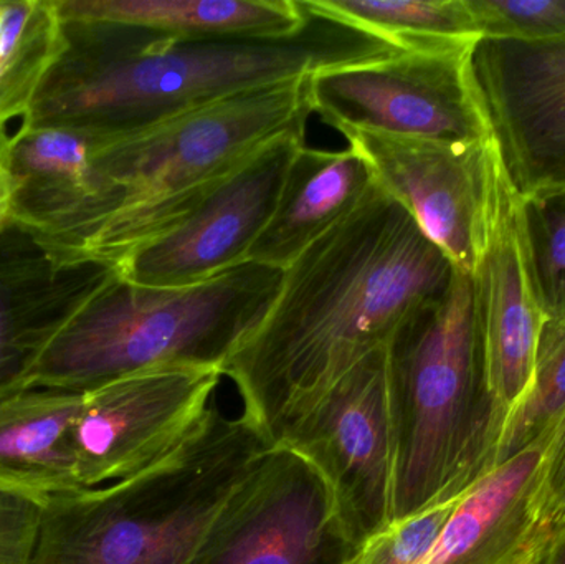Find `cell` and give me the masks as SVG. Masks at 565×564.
I'll return each mask as SVG.
<instances>
[{"mask_svg": "<svg viewBox=\"0 0 565 564\" xmlns=\"http://www.w3.org/2000/svg\"><path fill=\"white\" fill-rule=\"evenodd\" d=\"M455 270L411 214L374 184L344 221L282 275L257 330L225 363L274 443L339 377L387 347L411 315L440 300Z\"/></svg>", "mask_w": 565, "mask_h": 564, "instance_id": "cell-1", "label": "cell"}, {"mask_svg": "<svg viewBox=\"0 0 565 564\" xmlns=\"http://www.w3.org/2000/svg\"><path fill=\"white\" fill-rule=\"evenodd\" d=\"M308 13L301 30L278 39H175L128 23L62 19V52L22 123L111 141L248 89L402 52Z\"/></svg>", "mask_w": 565, "mask_h": 564, "instance_id": "cell-2", "label": "cell"}, {"mask_svg": "<svg viewBox=\"0 0 565 564\" xmlns=\"http://www.w3.org/2000/svg\"><path fill=\"white\" fill-rule=\"evenodd\" d=\"M308 76L248 89L174 116L96 152L102 214L76 258L121 264L188 219L275 139L306 131Z\"/></svg>", "mask_w": 565, "mask_h": 564, "instance_id": "cell-3", "label": "cell"}, {"mask_svg": "<svg viewBox=\"0 0 565 564\" xmlns=\"http://www.w3.org/2000/svg\"><path fill=\"white\" fill-rule=\"evenodd\" d=\"M394 436L392 522L460 496L494 469L498 429L471 274L415 311L385 347Z\"/></svg>", "mask_w": 565, "mask_h": 564, "instance_id": "cell-4", "label": "cell"}, {"mask_svg": "<svg viewBox=\"0 0 565 564\" xmlns=\"http://www.w3.org/2000/svg\"><path fill=\"white\" fill-rule=\"evenodd\" d=\"M275 446L212 404L194 436L145 472L49 497L30 564H189L215 517Z\"/></svg>", "mask_w": 565, "mask_h": 564, "instance_id": "cell-5", "label": "cell"}, {"mask_svg": "<svg viewBox=\"0 0 565 564\" xmlns=\"http://www.w3.org/2000/svg\"><path fill=\"white\" fill-rule=\"evenodd\" d=\"M282 275L257 262L184 288L141 287L118 275L56 334L26 390L88 393L156 368L222 371L267 317Z\"/></svg>", "mask_w": 565, "mask_h": 564, "instance_id": "cell-6", "label": "cell"}, {"mask_svg": "<svg viewBox=\"0 0 565 564\" xmlns=\"http://www.w3.org/2000/svg\"><path fill=\"white\" fill-rule=\"evenodd\" d=\"M475 43L402 50L371 62L312 73V111L331 128L428 141H491L475 93Z\"/></svg>", "mask_w": 565, "mask_h": 564, "instance_id": "cell-7", "label": "cell"}, {"mask_svg": "<svg viewBox=\"0 0 565 564\" xmlns=\"http://www.w3.org/2000/svg\"><path fill=\"white\" fill-rule=\"evenodd\" d=\"M328 483L359 546L392 522L394 436L385 348L339 377L277 440Z\"/></svg>", "mask_w": 565, "mask_h": 564, "instance_id": "cell-8", "label": "cell"}, {"mask_svg": "<svg viewBox=\"0 0 565 564\" xmlns=\"http://www.w3.org/2000/svg\"><path fill=\"white\" fill-rule=\"evenodd\" d=\"M358 549L321 473L275 444L228 497L189 564H348Z\"/></svg>", "mask_w": 565, "mask_h": 564, "instance_id": "cell-9", "label": "cell"}, {"mask_svg": "<svg viewBox=\"0 0 565 564\" xmlns=\"http://www.w3.org/2000/svg\"><path fill=\"white\" fill-rule=\"evenodd\" d=\"M222 376L215 368H156L83 393L75 426L82 486L119 482L171 456L204 423Z\"/></svg>", "mask_w": 565, "mask_h": 564, "instance_id": "cell-10", "label": "cell"}, {"mask_svg": "<svg viewBox=\"0 0 565 564\" xmlns=\"http://www.w3.org/2000/svg\"><path fill=\"white\" fill-rule=\"evenodd\" d=\"M471 79L501 168L520 198L565 184V35L481 36Z\"/></svg>", "mask_w": 565, "mask_h": 564, "instance_id": "cell-11", "label": "cell"}, {"mask_svg": "<svg viewBox=\"0 0 565 564\" xmlns=\"http://www.w3.org/2000/svg\"><path fill=\"white\" fill-rule=\"evenodd\" d=\"M384 189L447 255L457 270L473 274L483 251L490 207L493 142L454 145L342 129Z\"/></svg>", "mask_w": 565, "mask_h": 564, "instance_id": "cell-12", "label": "cell"}, {"mask_svg": "<svg viewBox=\"0 0 565 564\" xmlns=\"http://www.w3.org/2000/svg\"><path fill=\"white\" fill-rule=\"evenodd\" d=\"M305 145L306 131H292L265 146L181 224L118 264L119 275L141 287L184 288L245 264Z\"/></svg>", "mask_w": 565, "mask_h": 564, "instance_id": "cell-13", "label": "cell"}, {"mask_svg": "<svg viewBox=\"0 0 565 564\" xmlns=\"http://www.w3.org/2000/svg\"><path fill=\"white\" fill-rule=\"evenodd\" d=\"M518 202L494 151L487 234L471 277L498 440L530 390L537 341L546 321L527 272Z\"/></svg>", "mask_w": 565, "mask_h": 564, "instance_id": "cell-14", "label": "cell"}, {"mask_svg": "<svg viewBox=\"0 0 565 564\" xmlns=\"http://www.w3.org/2000/svg\"><path fill=\"white\" fill-rule=\"evenodd\" d=\"M118 275L108 262L68 257L20 222L0 231V400L29 387L56 334Z\"/></svg>", "mask_w": 565, "mask_h": 564, "instance_id": "cell-15", "label": "cell"}, {"mask_svg": "<svg viewBox=\"0 0 565 564\" xmlns=\"http://www.w3.org/2000/svg\"><path fill=\"white\" fill-rule=\"evenodd\" d=\"M565 423L465 490L422 564H543L554 529L544 510V469Z\"/></svg>", "mask_w": 565, "mask_h": 564, "instance_id": "cell-16", "label": "cell"}, {"mask_svg": "<svg viewBox=\"0 0 565 564\" xmlns=\"http://www.w3.org/2000/svg\"><path fill=\"white\" fill-rule=\"evenodd\" d=\"M103 139L62 128L19 126L0 136L13 192V221L75 258L102 211L96 152Z\"/></svg>", "mask_w": 565, "mask_h": 564, "instance_id": "cell-17", "label": "cell"}, {"mask_svg": "<svg viewBox=\"0 0 565 564\" xmlns=\"http://www.w3.org/2000/svg\"><path fill=\"white\" fill-rule=\"evenodd\" d=\"M375 181L352 148L342 151L302 146L282 184L277 209L247 262L286 270L309 245L362 204Z\"/></svg>", "mask_w": 565, "mask_h": 564, "instance_id": "cell-18", "label": "cell"}, {"mask_svg": "<svg viewBox=\"0 0 565 564\" xmlns=\"http://www.w3.org/2000/svg\"><path fill=\"white\" fill-rule=\"evenodd\" d=\"M83 393L30 387L0 400V483L40 497L85 489L75 426Z\"/></svg>", "mask_w": 565, "mask_h": 564, "instance_id": "cell-19", "label": "cell"}, {"mask_svg": "<svg viewBox=\"0 0 565 564\" xmlns=\"http://www.w3.org/2000/svg\"><path fill=\"white\" fill-rule=\"evenodd\" d=\"M60 19L145 26L175 39H278L301 30V0H55Z\"/></svg>", "mask_w": 565, "mask_h": 564, "instance_id": "cell-20", "label": "cell"}, {"mask_svg": "<svg viewBox=\"0 0 565 564\" xmlns=\"http://www.w3.org/2000/svg\"><path fill=\"white\" fill-rule=\"evenodd\" d=\"M309 12L371 33L402 50L478 42L468 0H301Z\"/></svg>", "mask_w": 565, "mask_h": 564, "instance_id": "cell-21", "label": "cell"}, {"mask_svg": "<svg viewBox=\"0 0 565 564\" xmlns=\"http://www.w3.org/2000/svg\"><path fill=\"white\" fill-rule=\"evenodd\" d=\"M63 46L55 0L6 2L0 10V136L25 118Z\"/></svg>", "mask_w": 565, "mask_h": 564, "instance_id": "cell-22", "label": "cell"}, {"mask_svg": "<svg viewBox=\"0 0 565 564\" xmlns=\"http://www.w3.org/2000/svg\"><path fill=\"white\" fill-rule=\"evenodd\" d=\"M518 214L537 305L546 320L565 321V184L520 198Z\"/></svg>", "mask_w": 565, "mask_h": 564, "instance_id": "cell-23", "label": "cell"}, {"mask_svg": "<svg viewBox=\"0 0 565 564\" xmlns=\"http://www.w3.org/2000/svg\"><path fill=\"white\" fill-rule=\"evenodd\" d=\"M565 414V321L546 320L537 341L533 381L501 429L494 467L543 436Z\"/></svg>", "mask_w": 565, "mask_h": 564, "instance_id": "cell-24", "label": "cell"}, {"mask_svg": "<svg viewBox=\"0 0 565 564\" xmlns=\"http://www.w3.org/2000/svg\"><path fill=\"white\" fill-rule=\"evenodd\" d=\"M463 493L434 503L407 519L388 523L362 542L348 564L424 563Z\"/></svg>", "mask_w": 565, "mask_h": 564, "instance_id": "cell-25", "label": "cell"}, {"mask_svg": "<svg viewBox=\"0 0 565 564\" xmlns=\"http://www.w3.org/2000/svg\"><path fill=\"white\" fill-rule=\"evenodd\" d=\"M481 35L541 42L565 35V0H468Z\"/></svg>", "mask_w": 565, "mask_h": 564, "instance_id": "cell-26", "label": "cell"}, {"mask_svg": "<svg viewBox=\"0 0 565 564\" xmlns=\"http://www.w3.org/2000/svg\"><path fill=\"white\" fill-rule=\"evenodd\" d=\"M46 500L0 483V564L32 563Z\"/></svg>", "mask_w": 565, "mask_h": 564, "instance_id": "cell-27", "label": "cell"}, {"mask_svg": "<svg viewBox=\"0 0 565 564\" xmlns=\"http://www.w3.org/2000/svg\"><path fill=\"white\" fill-rule=\"evenodd\" d=\"M541 493L544 510L557 530L565 523V423L547 459Z\"/></svg>", "mask_w": 565, "mask_h": 564, "instance_id": "cell-28", "label": "cell"}, {"mask_svg": "<svg viewBox=\"0 0 565 564\" xmlns=\"http://www.w3.org/2000/svg\"><path fill=\"white\" fill-rule=\"evenodd\" d=\"M13 221V192L9 171L0 155V231Z\"/></svg>", "mask_w": 565, "mask_h": 564, "instance_id": "cell-29", "label": "cell"}, {"mask_svg": "<svg viewBox=\"0 0 565 564\" xmlns=\"http://www.w3.org/2000/svg\"><path fill=\"white\" fill-rule=\"evenodd\" d=\"M543 564H565V523L554 532Z\"/></svg>", "mask_w": 565, "mask_h": 564, "instance_id": "cell-30", "label": "cell"}, {"mask_svg": "<svg viewBox=\"0 0 565 564\" xmlns=\"http://www.w3.org/2000/svg\"><path fill=\"white\" fill-rule=\"evenodd\" d=\"M3 3L6 2H0V10H2Z\"/></svg>", "mask_w": 565, "mask_h": 564, "instance_id": "cell-31", "label": "cell"}]
</instances>
